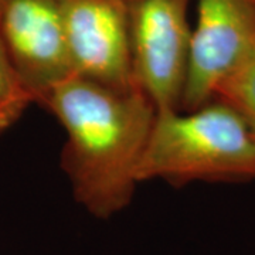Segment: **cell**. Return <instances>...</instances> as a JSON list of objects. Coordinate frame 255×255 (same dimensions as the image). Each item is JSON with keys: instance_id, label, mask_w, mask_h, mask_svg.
<instances>
[{"instance_id": "7", "label": "cell", "mask_w": 255, "mask_h": 255, "mask_svg": "<svg viewBox=\"0 0 255 255\" xmlns=\"http://www.w3.org/2000/svg\"><path fill=\"white\" fill-rule=\"evenodd\" d=\"M31 104L34 100L20 81L0 40V133L13 127Z\"/></svg>"}, {"instance_id": "5", "label": "cell", "mask_w": 255, "mask_h": 255, "mask_svg": "<svg viewBox=\"0 0 255 255\" xmlns=\"http://www.w3.org/2000/svg\"><path fill=\"white\" fill-rule=\"evenodd\" d=\"M0 40L37 104L74 75L60 0H3Z\"/></svg>"}, {"instance_id": "9", "label": "cell", "mask_w": 255, "mask_h": 255, "mask_svg": "<svg viewBox=\"0 0 255 255\" xmlns=\"http://www.w3.org/2000/svg\"><path fill=\"white\" fill-rule=\"evenodd\" d=\"M1 3H3V0H0V7H1Z\"/></svg>"}, {"instance_id": "4", "label": "cell", "mask_w": 255, "mask_h": 255, "mask_svg": "<svg viewBox=\"0 0 255 255\" xmlns=\"http://www.w3.org/2000/svg\"><path fill=\"white\" fill-rule=\"evenodd\" d=\"M255 61V0H197L180 110L216 100L226 82Z\"/></svg>"}, {"instance_id": "6", "label": "cell", "mask_w": 255, "mask_h": 255, "mask_svg": "<svg viewBox=\"0 0 255 255\" xmlns=\"http://www.w3.org/2000/svg\"><path fill=\"white\" fill-rule=\"evenodd\" d=\"M60 4L74 75L118 91L136 90L125 0H60Z\"/></svg>"}, {"instance_id": "8", "label": "cell", "mask_w": 255, "mask_h": 255, "mask_svg": "<svg viewBox=\"0 0 255 255\" xmlns=\"http://www.w3.org/2000/svg\"><path fill=\"white\" fill-rule=\"evenodd\" d=\"M216 100L227 102L237 111L255 139V61L230 78L219 90Z\"/></svg>"}, {"instance_id": "3", "label": "cell", "mask_w": 255, "mask_h": 255, "mask_svg": "<svg viewBox=\"0 0 255 255\" xmlns=\"http://www.w3.org/2000/svg\"><path fill=\"white\" fill-rule=\"evenodd\" d=\"M136 87L156 111L180 110L189 63V0H125Z\"/></svg>"}, {"instance_id": "1", "label": "cell", "mask_w": 255, "mask_h": 255, "mask_svg": "<svg viewBox=\"0 0 255 255\" xmlns=\"http://www.w3.org/2000/svg\"><path fill=\"white\" fill-rule=\"evenodd\" d=\"M65 132L61 166L77 203L97 219L130 204L156 117L140 90L118 91L73 75L38 101Z\"/></svg>"}, {"instance_id": "2", "label": "cell", "mask_w": 255, "mask_h": 255, "mask_svg": "<svg viewBox=\"0 0 255 255\" xmlns=\"http://www.w3.org/2000/svg\"><path fill=\"white\" fill-rule=\"evenodd\" d=\"M255 180V139L231 105L213 100L191 111H156L137 182Z\"/></svg>"}]
</instances>
